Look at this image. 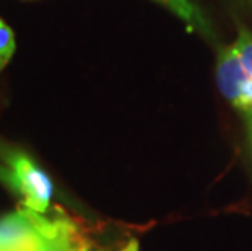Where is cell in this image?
<instances>
[{
  "label": "cell",
  "mask_w": 252,
  "mask_h": 251,
  "mask_svg": "<svg viewBox=\"0 0 252 251\" xmlns=\"http://www.w3.org/2000/svg\"><path fill=\"white\" fill-rule=\"evenodd\" d=\"M72 227L63 217L47 218L20 207L0 218V251H52Z\"/></svg>",
  "instance_id": "1"
},
{
  "label": "cell",
  "mask_w": 252,
  "mask_h": 251,
  "mask_svg": "<svg viewBox=\"0 0 252 251\" xmlns=\"http://www.w3.org/2000/svg\"><path fill=\"white\" fill-rule=\"evenodd\" d=\"M0 155L8 170V188L20 197L23 207L46 215L54 194V184L47 173L21 150L0 148Z\"/></svg>",
  "instance_id": "2"
},
{
  "label": "cell",
  "mask_w": 252,
  "mask_h": 251,
  "mask_svg": "<svg viewBox=\"0 0 252 251\" xmlns=\"http://www.w3.org/2000/svg\"><path fill=\"white\" fill-rule=\"evenodd\" d=\"M155 2L164 5L169 8L176 17H179L187 25V30L194 33L202 35L208 41H215V28L203 13V10L198 7L194 0H155Z\"/></svg>",
  "instance_id": "3"
},
{
  "label": "cell",
  "mask_w": 252,
  "mask_h": 251,
  "mask_svg": "<svg viewBox=\"0 0 252 251\" xmlns=\"http://www.w3.org/2000/svg\"><path fill=\"white\" fill-rule=\"evenodd\" d=\"M233 46L244 71L252 75V33L244 25H238V39Z\"/></svg>",
  "instance_id": "4"
},
{
  "label": "cell",
  "mask_w": 252,
  "mask_h": 251,
  "mask_svg": "<svg viewBox=\"0 0 252 251\" xmlns=\"http://www.w3.org/2000/svg\"><path fill=\"white\" fill-rule=\"evenodd\" d=\"M15 52V35L12 28L0 18V72L3 71Z\"/></svg>",
  "instance_id": "5"
},
{
  "label": "cell",
  "mask_w": 252,
  "mask_h": 251,
  "mask_svg": "<svg viewBox=\"0 0 252 251\" xmlns=\"http://www.w3.org/2000/svg\"><path fill=\"white\" fill-rule=\"evenodd\" d=\"M52 251H88L87 243L83 242V238L78 237L75 227H72L63 237L56 243V247Z\"/></svg>",
  "instance_id": "6"
},
{
  "label": "cell",
  "mask_w": 252,
  "mask_h": 251,
  "mask_svg": "<svg viewBox=\"0 0 252 251\" xmlns=\"http://www.w3.org/2000/svg\"><path fill=\"white\" fill-rule=\"evenodd\" d=\"M0 181L5 184H7V181H8V170L7 167H2V165H0Z\"/></svg>",
  "instance_id": "7"
},
{
  "label": "cell",
  "mask_w": 252,
  "mask_h": 251,
  "mask_svg": "<svg viewBox=\"0 0 252 251\" xmlns=\"http://www.w3.org/2000/svg\"><path fill=\"white\" fill-rule=\"evenodd\" d=\"M238 2H239L241 5H244V7L252 8V0H238Z\"/></svg>",
  "instance_id": "8"
}]
</instances>
